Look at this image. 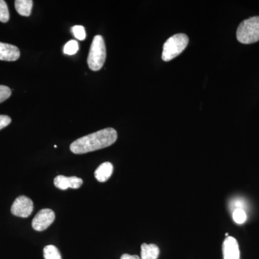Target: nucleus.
Returning a JSON list of instances; mask_svg holds the SVG:
<instances>
[{
	"label": "nucleus",
	"mask_w": 259,
	"mask_h": 259,
	"mask_svg": "<svg viewBox=\"0 0 259 259\" xmlns=\"http://www.w3.org/2000/svg\"><path fill=\"white\" fill-rule=\"evenodd\" d=\"M117 139V131L108 127L76 140L70 145V150L75 154L93 152L111 146L115 144Z\"/></svg>",
	"instance_id": "nucleus-1"
},
{
	"label": "nucleus",
	"mask_w": 259,
	"mask_h": 259,
	"mask_svg": "<svg viewBox=\"0 0 259 259\" xmlns=\"http://www.w3.org/2000/svg\"><path fill=\"white\" fill-rule=\"evenodd\" d=\"M237 40L243 44H251L259 40V16L243 20L236 32Z\"/></svg>",
	"instance_id": "nucleus-2"
},
{
	"label": "nucleus",
	"mask_w": 259,
	"mask_h": 259,
	"mask_svg": "<svg viewBox=\"0 0 259 259\" xmlns=\"http://www.w3.org/2000/svg\"><path fill=\"white\" fill-rule=\"evenodd\" d=\"M106 47L105 40L101 35L94 37L88 58V64L92 71H97L102 69L106 60Z\"/></svg>",
	"instance_id": "nucleus-3"
},
{
	"label": "nucleus",
	"mask_w": 259,
	"mask_h": 259,
	"mask_svg": "<svg viewBox=\"0 0 259 259\" xmlns=\"http://www.w3.org/2000/svg\"><path fill=\"white\" fill-rule=\"evenodd\" d=\"M189 44V37L184 33L176 34L165 42L162 53V59L169 61L180 55Z\"/></svg>",
	"instance_id": "nucleus-4"
},
{
	"label": "nucleus",
	"mask_w": 259,
	"mask_h": 259,
	"mask_svg": "<svg viewBox=\"0 0 259 259\" xmlns=\"http://www.w3.org/2000/svg\"><path fill=\"white\" fill-rule=\"evenodd\" d=\"M33 202L26 196H20L15 199L11 207L13 214L20 218H28L33 211Z\"/></svg>",
	"instance_id": "nucleus-5"
},
{
	"label": "nucleus",
	"mask_w": 259,
	"mask_h": 259,
	"mask_svg": "<svg viewBox=\"0 0 259 259\" xmlns=\"http://www.w3.org/2000/svg\"><path fill=\"white\" fill-rule=\"evenodd\" d=\"M55 213L51 209H42L32 220V226L35 231H44L54 223Z\"/></svg>",
	"instance_id": "nucleus-6"
},
{
	"label": "nucleus",
	"mask_w": 259,
	"mask_h": 259,
	"mask_svg": "<svg viewBox=\"0 0 259 259\" xmlns=\"http://www.w3.org/2000/svg\"><path fill=\"white\" fill-rule=\"evenodd\" d=\"M223 251L224 259H240L239 246L233 237H227L223 242Z\"/></svg>",
	"instance_id": "nucleus-7"
},
{
	"label": "nucleus",
	"mask_w": 259,
	"mask_h": 259,
	"mask_svg": "<svg viewBox=\"0 0 259 259\" xmlns=\"http://www.w3.org/2000/svg\"><path fill=\"white\" fill-rule=\"evenodd\" d=\"M83 180L76 177H67L59 175L54 179V185L61 190L69 188L78 189L82 185Z\"/></svg>",
	"instance_id": "nucleus-8"
},
{
	"label": "nucleus",
	"mask_w": 259,
	"mask_h": 259,
	"mask_svg": "<svg viewBox=\"0 0 259 259\" xmlns=\"http://www.w3.org/2000/svg\"><path fill=\"white\" fill-rule=\"evenodd\" d=\"M20 56V52L18 47L0 42V60L15 61L18 60Z\"/></svg>",
	"instance_id": "nucleus-9"
},
{
	"label": "nucleus",
	"mask_w": 259,
	"mask_h": 259,
	"mask_svg": "<svg viewBox=\"0 0 259 259\" xmlns=\"http://www.w3.org/2000/svg\"><path fill=\"white\" fill-rule=\"evenodd\" d=\"M113 172V166L110 162L102 163L95 172V178L100 182H105L110 179Z\"/></svg>",
	"instance_id": "nucleus-10"
},
{
	"label": "nucleus",
	"mask_w": 259,
	"mask_h": 259,
	"mask_svg": "<svg viewBox=\"0 0 259 259\" xmlns=\"http://www.w3.org/2000/svg\"><path fill=\"white\" fill-rule=\"evenodd\" d=\"M160 250L157 245L146 244L141 245V259H157Z\"/></svg>",
	"instance_id": "nucleus-11"
},
{
	"label": "nucleus",
	"mask_w": 259,
	"mask_h": 259,
	"mask_svg": "<svg viewBox=\"0 0 259 259\" xmlns=\"http://www.w3.org/2000/svg\"><path fill=\"white\" fill-rule=\"evenodd\" d=\"M33 2L32 0H16L15 2V9L22 16L29 17L31 14Z\"/></svg>",
	"instance_id": "nucleus-12"
},
{
	"label": "nucleus",
	"mask_w": 259,
	"mask_h": 259,
	"mask_svg": "<svg viewBox=\"0 0 259 259\" xmlns=\"http://www.w3.org/2000/svg\"><path fill=\"white\" fill-rule=\"evenodd\" d=\"M44 254L45 259H62L59 249L53 245H47L44 248Z\"/></svg>",
	"instance_id": "nucleus-13"
},
{
	"label": "nucleus",
	"mask_w": 259,
	"mask_h": 259,
	"mask_svg": "<svg viewBox=\"0 0 259 259\" xmlns=\"http://www.w3.org/2000/svg\"><path fill=\"white\" fill-rule=\"evenodd\" d=\"M79 51V44L74 40H69L66 42L64 47V53L66 55H74Z\"/></svg>",
	"instance_id": "nucleus-14"
},
{
	"label": "nucleus",
	"mask_w": 259,
	"mask_h": 259,
	"mask_svg": "<svg viewBox=\"0 0 259 259\" xmlns=\"http://www.w3.org/2000/svg\"><path fill=\"white\" fill-rule=\"evenodd\" d=\"M10 20V13L8 5L3 0H0V22L8 23Z\"/></svg>",
	"instance_id": "nucleus-15"
},
{
	"label": "nucleus",
	"mask_w": 259,
	"mask_h": 259,
	"mask_svg": "<svg viewBox=\"0 0 259 259\" xmlns=\"http://www.w3.org/2000/svg\"><path fill=\"white\" fill-rule=\"evenodd\" d=\"M233 218L238 224H242L246 221V213L243 209H236L233 211Z\"/></svg>",
	"instance_id": "nucleus-16"
},
{
	"label": "nucleus",
	"mask_w": 259,
	"mask_h": 259,
	"mask_svg": "<svg viewBox=\"0 0 259 259\" xmlns=\"http://www.w3.org/2000/svg\"><path fill=\"white\" fill-rule=\"evenodd\" d=\"M71 31L78 40H83L86 38V30L82 25H75L71 28Z\"/></svg>",
	"instance_id": "nucleus-17"
},
{
	"label": "nucleus",
	"mask_w": 259,
	"mask_h": 259,
	"mask_svg": "<svg viewBox=\"0 0 259 259\" xmlns=\"http://www.w3.org/2000/svg\"><path fill=\"white\" fill-rule=\"evenodd\" d=\"M11 94V90L8 87L0 85V103L10 98Z\"/></svg>",
	"instance_id": "nucleus-18"
},
{
	"label": "nucleus",
	"mask_w": 259,
	"mask_h": 259,
	"mask_svg": "<svg viewBox=\"0 0 259 259\" xmlns=\"http://www.w3.org/2000/svg\"><path fill=\"white\" fill-rule=\"evenodd\" d=\"M11 118L8 115H0V131L11 123Z\"/></svg>",
	"instance_id": "nucleus-19"
},
{
	"label": "nucleus",
	"mask_w": 259,
	"mask_h": 259,
	"mask_svg": "<svg viewBox=\"0 0 259 259\" xmlns=\"http://www.w3.org/2000/svg\"><path fill=\"white\" fill-rule=\"evenodd\" d=\"M120 259H141L139 255L123 254L121 256Z\"/></svg>",
	"instance_id": "nucleus-20"
}]
</instances>
